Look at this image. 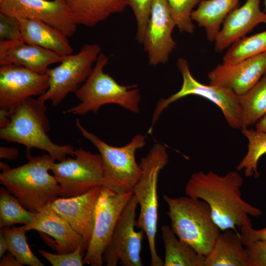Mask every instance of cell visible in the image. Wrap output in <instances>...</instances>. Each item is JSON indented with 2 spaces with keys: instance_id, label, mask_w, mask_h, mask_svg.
Wrapping results in <instances>:
<instances>
[{
  "instance_id": "obj_1",
  "label": "cell",
  "mask_w": 266,
  "mask_h": 266,
  "mask_svg": "<svg viewBox=\"0 0 266 266\" xmlns=\"http://www.w3.org/2000/svg\"><path fill=\"white\" fill-rule=\"evenodd\" d=\"M243 184V179L236 171L225 175L200 171L191 175L185 192L186 196L208 204L213 219L222 231H236V228L252 226L250 215L258 217L262 214L260 209L242 199Z\"/></svg>"
},
{
  "instance_id": "obj_2",
  "label": "cell",
  "mask_w": 266,
  "mask_h": 266,
  "mask_svg": "<svg viewBox=\"0 0 266 266\" xmlns=\"http://www.w3.org/2000/svg\"><path fill=\"white\" fill-rule=\"evenodd\" d=\"M46 110L44 102L31 97L11 112L0 111V138L24 145L29 150L46 151L58 162L67 155L73 157L72 146L57 144L47 135L50 128Z\"/></svg>"
},
{
  "instance_id": "obj_3",
  "label": "cell",
  "mask_w": 266,
  "mask_h": 266,
  "mask_svg": "<svg viewBox=\"0 0 266 266\" xmlns=\"http://www.w3.org/2000/svg\"><path fill=\"white\" fill-rule=\"evenodd\" d=\"M28 162L10 168L0 162V183L27 209L38 212L60 196V187L49 173L55 160L49 155L32 156L27 149Z\"/></svg>"
},
{
  "instance_id": "obj_4",
  "label": "cell",
  "mask_w": 266,
  "mask_h": 266,
  "mask_svg": "<svg viewBox=\"0 0 266 266\" xmlns=\"http://www.w3.org/2000/svg\"><path fill=\"white\" fill-rule=\"evenodd\" d=\"M163 199L175 235L200 254L207 256L222 232L213 219L208 204L187 196L171 198L164 195Z\"/></svg>"
},
{
  "instance_id": "obj_5",
  "label": "cell",
  "mask_w": 266,
  "mask_h": 266,
  "mask_svg": "<svg viewBox=\"0 0 266 266\" xmlns=\"http://www.w3.org/2000/svg\"><path fill=\"white\" fill-rule=\"evenodd\" d=\"M108 62V57L101 52L91 74L74 93L80 103L65 113L77 115L97 113L101 106L110 103L134 113L139 112L141 95L137 86L121 85L105 73L103 68Z\"/></svg>"
},
{
  "instance_id": "obj_6",
  "label": "cell",
  "mask_w": 266,
  "mask_h": 266,
  "mask_svg": "<svg viewBox=\"0 0 266 266\" xmlns=\"http://www.w3.org/2000/svg\"><path fill=\"white\" fill-rule=\"evenodd\" d=\"M168 163L166 147L155 144L140 160L139 164L142 172L133 191L140 206L135 227L142 230L146 235L151 266H164V260L158 255L156 247L159 206L157 187L160 171Z\"/></svg>"
},
{
  "instance_id": "obj_7",
  "label": "cell",
  "mask_w": 266,
  "mask_h": 266,
  "mask_svg": "<svg viewBox=\"0 0 266 266\" xmlns=\"http://www.w3.org/2000/svg\"><path fill=\"white\" fill-rule=\"evenodd\" d=\"M76 126L82 135L97 148L101 156L104 167L103 186L117 193H133L142 172L135 160V154L145 146V137L137 134L127 145L115 147L87 131L78 119L76 120Z\"/></svg>"
},
{
  "instance_id": "obj_8",
  "label": "cell",
  "mask_w": 266,
  "mask_h": 266,
  "mask_svg": "<svg viewBox=\"0 0 266 266\" xmlns=\"http://www.w3.org/2000/svg\"><path fill=\"white\" fill-rule=\"evenodd\" d=\"M177 66L180 71L183 83L180 89L166 99H161L157 102L152 115L150 133L163 111L169 104L189 95L204 98L214 103L221 110L228 125L233 129H241V116L239 95L233 90L222 86L205 85L197 81L192 75L187 61L179 58Z\"/></svg>"
},
{
  "instance_id": "obj_9",
  "label": "cell",
  "mask_w": 266,
  "mask_h": 266,
  "mask_svg": "<svg viewBox=\"0 0 266 266\" xmlns=\"http://www.w3.org/2000/svg\"><path fill=\"white\" fill-rule=\"evenodd\" d=\"M100 52L99 44H85L77 53L64 56L59 66L47 69L49 87L38 100H50L56 106L68 94L75 93L91 74Z\"/></svg>"
},
{
  "instance_id": "obj_10",
  "label": "cell",
  "mask_w": 266,
  "mask_h": 266,
  "mask_svg": "<svg viewBox=\"0 0 266 266\" xmlns=\"http://www.w3.org/2000/svg\"><path fill=\"white\" fill-rule=\"evenodd\" d=\"M74 158L54 163L51 170L60 187V197H74L93 188L104 185V167L100 154L80 148L74 149Z\"/></svg>"
},
{
  "instance_id": "obj_11",
  "label": "cell",
  "mask_w": 266,
  "mask_h": 266,
  "mask_svg": "<svg viewBox=\"0 0 266 266\" xmlns=\"http://www.w3.org/2000/svg\"><path fill=\"white\" fill-rule=\"evenodd\" d=\"M133 195L132 192L117 193L101 187L95 204L91 238L83 259L84 264L102 265L103 255L118 219Z\"/></svg>"
},
{
  "instance_id": "obj_12",
  "label": "cell",
  "mask_w": 266,
  "mask_h": 266,
  "mask_svg": "<svg viewBox=\"0 0 266 266\" xmlns=\"http://www.w3.org/2000/svg\"><path fill=\"white\" fill-rule=\"evenodd\" d=\"M138 205L133 195L118 219L110 241L103 255L107 266H142L141 258L144 231L136 232V210Z\"/></svg>"
},
{
  "instance_id": "obj_13",
  "label": "cell",
  "mask_w": 266,
  "mask_h": 266,
  "mask_svg": "<svg viewBox=\"0 0 266 266\" xmlns=\"http://www.w3.org/2000/svg\"><path fill=\"white\" fill-rule=\"evenodd\" d=\"M48 87L46 73L13 64L0 65V111L11 112L28 98L44 94Z\"/></svg>"
},
{
  "instance_id": "obj_14",
  "label": "cell",
  "mask_w": 266,
  "mask_h": 266,
  "mask_svg": "<svg viewBox=\"0 0 266 266\" xmlns=\"http://www.w3.org/2000/svg\"><path fill=\"white\" fill-rule=\"evenodd\" d=\"M0 12L17 18L36 19L72 36L77 25L62 0H0Z\"/></svg>"
},
{
  "instance_id": "obj_15",
  "label": "cell",
  "mask_w": 266,
  "mask_h": 266,
  "mask_svg": "<svg viewBox=\"0 0 266 266\" xmlns=\"http://www.w3.org/2000/svg\"><path fill=\"white\" fill-rule=\"evenodd\" d=\"M176 27L166 0H153L143 43L149 64H165L176 43L172 34Z\"/></svg>"
},
{
  "instance_id": "obj_16",
  "label": "cell",
  "mask_w": 266,
  "mask_h": 266,
  "mask_svg": "<svg viewBox=\"0 0 266 266\" xmlns=\"http://www.w3.org/2000/svg\"><path fill=\"white\" fill-rule=\"evenodd\" d=\"M266 72V52L238 62L218 65L208 73L211 85L222 86L241 95L254 86Z\"/></svg>"
},
{
  "instance_id": "obj_17",
  "label": "cell",
  "mask_w": 266,
  "mask_h": 266,
  "mask_svg": "<svg viewBox=\"0 0 266 266\" xmlns=\"http://www.w3.org/2000/svg\"><path fill=\"white\" fill-rule=\"evenodd\" d=\"M101 187L96 186L87 193L74 197H58L50 204L51 208L82 236L84 250H87L91 238L95 204Z\"/></svg>"
},
{
  "instance_id": "obj_18",
  "label": "cell",
  "mask_w": 266,
  "mask_h": 266,
  "mask_svg": "<svg viewBox=\"0 0 266 266\" xmlns=\"http://www.w3.org/2000/svg\"><path fill=\"white\" fill-rule=\"evenodd\" d=\"M261 0H247L234 8L224 20L214 40V49L221 52L251 32L257 25L266 24V13L260 9Z\"/></svg>"
},
{
  "instance_id": "obj_19",
  "label": "cell",
  "mask_w": 266,
  "mask_h": 266,
  "mask_svg": "<svg viewBox=\"0 0 266 266\" xmlns=\"http://www.w3.org/2000/svg\"><path fill=\"white\" fill-rule=\"evenodd\" d=\"M64 57L22 39L0 40V65H16L45 74L50 65L60 63Z\"/></svg>"
},
{
  "instance_id": "obj_20",
  "label": "cell",
  "mask_w": 266,
  "mask_h": 266,
  "mask_svg": "<svg viewBox=\"0 0 266 266\" xmlns=\"http://www.w3.org/2000/svg\"><path fill=\"white\" fill-rule=\"evenodd\" d=\"M50 203L37 212L33 220L25 225L28 231L34 230L46 233L55 239V248L57 254H66L82 246L83 239L68 222L51 207Z\"/></svg>"
},
{
  "instance_id": "obj_21",
  "label": "cell",
  "mask_w": 266,
  "mask_h": 266,
  "mask_svg": "<svg viewBox=\"0 0 266 266\" xmlns=\"http://www.w3.org/2000/svg\"><path fill=\"white\" fill-rule=\"evenodd\" d=\"M22 39L25 42L65 56L72 54L67 37L61 31L41 21L17 18Z\"/></svg>"
},
{
  "instance_id": "obj_22",
  "label": "cell",
  "mask_w": 266,
  "mask_h": 266,
  "mask_svg": "<svg viewBox=\"0 0 266 266\" xmlns=\"http://www.w3.org/2000/svg\"><path fill=\"white\" fill-rule=\"evenodd\" d=\"M70 10L76 24L93 27L111 15L122 12L127 0H62Z\"/></svg>"
},
{
  "instance_id": "obj_23",
  "label": "cell",
  "mask_w": 266,
  "mask_h": 266,
  "mask_svg": "<svg viewBox=\"0 0 266 266\" xmlns=\"http://www.w3.org/2000/svg\"><path fill=\"white\" fill-rule=\"evenodd\" d=\"M205 266H248L244 246L237 231L221 232L205 257Z\"/></svg>"
},
{
  "instance_id": "obj_24",
  "label": "cell",
  "mask_w": 266,
  "mask_h": 266,
  "mask_svg": "<svg viewBox=\"0 0 266 266\" xmlns=\"http://www.w3.org/2000/svg\"><path fill=\"white\" fill-rule=\"evenodd\" d=\"M239 0H203L191 14L193 21L204 29L206 37L214 42L223 22Z\"/></svg>"
},
{
  "instance_id": "obj_25",
  "label": "cell",
  "mask_w": 266,
  "mask_h": 266,
  "mask_svg": "<svg viewBox=\"0 0 266 266\" xmlns=\"http://www.w3.org/2000/svg\"><path fill=\"white\" fill-rule=\"evenodd\" d=\"M165 249L164 266H205V256L176 237L171 227H161Z\"/></svg>"
},
{
  "instance_id": "obj_26",
  "label": "cell",
  "mask_w": 266,
  "mask_h": 266,
  "mask_svg": "<svg viewBox=\"0 0 266 266\" xmlns=\"http://www.w3.org/2000/svg\"><path fill=\"white\" fill-rule=\"evenodd\" d=\"M239 99L241 128H248L266 113V72L250 89L239 95Z\"/></svg>"
},
{
  "instance_id": "obj_27",
  "label": "cell",
  "mask_w": 266,
  "mask_h": 266,
  "mask_svg": "<svg viewBox=\"0 0 266 266\" xmlns=\"http://www.w3.org/2000/svg\"><path fill=\"white\" fill-rule=\"evenodd\" d=\"M242 134L248 141V150L245 156L238 164L237 170H244L247 177H258V163L261 157L266 153V133L247 127L241 129Z\"/></svg>"
},
{
  "instance_id": "obj_28",
  "label": "cell",
  "mask_w": 266,
  "mask_h": 266,
  "mask_svg": "<svg viewBox=\"0 0 266 266\" xmlns=\"http://www.w3.org/2000/svg\"><path fill=\"white\" fill-rule=\"evenodd\" d=\"M37 212L27 209L6 189L0 187V229L16 224L28 225L33 220Z\"/></svg>"
},
{
  "instance_id": "obj_29",
  "label": "cell",
  "mask_w": 266,
  "mask_h": 266,
  "mask_svg": "<svg viewBox=\"0 0 266 266\" xmlns=\"http://www.w3.org/2000/svg\"><path fill=\"white\" fill-rule=\"evenodd\" d=\"M8 245V250L22 266H44V265L33 253L27 241L26 225L0 229Z\"/></svg>"
},
{
  "instance_id": "obj_30",
  "label": "cell",
  "mask_w": 266,
  "mask_h": 266,
  "mask_svg": "<svg viewBox=\"0 0 266 266\" xmlns=\"http://www.w3.org/2000/svg\"><path fill=\"white\" fill-rule=\"evenodd\" d=\"M266 52V30L244 37L232 45L223 57V63L234 64Z\"/></svg>"
},
{
  "instance_id": "obj_31",
  "label": "cell",
  "mask_w": 266,
  "mask_h": 266,
  "mask_svg": "<svg viewBox=\"0 0 266 266\" xmlns=\"http://www.w3.org/2000/svg\"><path fill=\"white\" fill-rule=\"evenodd\" d=\"M203 0H166L176 27L181 32L193 33L195 26L191 18L193 8Z\"/></svg>"
},
{
  "instance_id": "obj_32",
  "label": "cell",
  "mask_w": 266,
  "mask_h": 266,
  "mask_svg": "<svg viewBox=\"0 0 266 266\" xmlns=\"http://www.w3.org/2000/svg\"><path fill=\"white\" fill-rule=\"evenodd\" d=\"M153 0H127L134 13L136 23L135 39L143 44Z\"/></svg>"
},
{
  "instance_id": "obj_33",
  "label": "cell",
  "mask_w": 266,
  "mask_h": 266,
  "mask_svg": "<svg viewBox=\"0 0 266 266\" xmlns=\"http://www.w3.org/2000/svg\"><path fill=\"white\" fill-rule=\"evenodd\" d=\"M83 250L82 246L73 252L66 254H52L43 250H38L41 255L53 266H82Z\"/></svg>"
},
{
  "instance_id": "obj_34",
  "label": "cell",
  "mask_w": 266,
  "mask_h": 266,
  "mask_svg": "<svg viewBox=\"0 0 266 266\" xmlns=\"http://www.w3.org/2000/svg\"><path fill=\"white\" fill-rule=\"evenodd\" d=\"M244 246L248 266H266V239L251 241Z\"/></svg>"
},
{
  "instance_id": "obj_35",
  "label": "cell",
  "mask_w": 266,
  "mask_h": 266,
  "mask_svg": "<svg viewBox=\"0 0 266 266\" xmlns=\"http://www.w3.org/2000/svg\"><path fill=\"white\" fill-rule=\"evenodd\" d=\"M0 40H21L22 36L16 18L0 12Z\"/></svg>"
},
{
  "instance_id": "obj_36",
  "label": "cell",
  "mask_w": 266,
  "mask_h": 266,
  "mask_svg": "<svg viewBox=\"0 0 266 266\" xmlns=\"http://www.w3.org/2000/svg\"><path fill=\"white\" fill-rule=\"evenodd\" d=\"M240 230V236L243 245L257 240L266 239V227L261 230H255L252 226H246Z\"/></svg>"
},
{
  "instance_id": "obj_37",
  "label": "cell",
  "mask_w": 266,
  "mask_h": 266,
  "mask_svg": "<svg viewBox=\"0 0 266 266\" xmlns=\"http://www.w3.org/2000/svg\"><path fill=\"white\" fill-rule=\"evenodd\" d=\"M19 155L18 150L15 147H0V158L8 160H14Z\"/></svg>"
},
{
  "instance_id": "obj_38",
  "label": "cell",
  "mask_w": 266,
  "mask_h": 266,
  "mask_svg": "<svg viewBox=\"0 0 266 266\" xmlns=\"http://www.w3.org/2000/svg\"><path fill=\"white\" fill-rule=\"evenodd\" d=\"M16 257L9 251L4 256L0 262V266H22Z\"/></svg>"
},
{
  "instance_id": "obj_39",
  "label": "cell",
  "mask_w": 266,
  "mask_h": 266,
  "mask_svg": "<svg viewBox=\"0 0 266 266\" xmlns=\"http://www.w3.org/2000/svg\"><path fill=\"white\" fill-rule=\"evenodd\" d=\"M7 241L1 231H0V258H2L8 250Z\"/></svg>"
},
{
  "instance_id": "obj_40",
  "label": "cell",
  "mask_w": 266,
  "mask_h": 266,
  "mask_svg": "<svg viewBox=\"0 0 266 266\" xmlns=\"http://www.w3.org/2000/svg\"><path fill=\"white\" fill-rule=\"evenodd\" d=\"M256 130L266 133V113L256 123Z\"/></svg>"
},
{
  "instance_id": "obj_41",
  "label": "cell",
  "mask_w": 266,
  "mask_h": 266,
  "mask_svg": "<svg viewBox=\"0 0 266 266\" xmlns=\"http://www.w3.org/2000/svg\"><path fill=\"white\" fill-rule=\"evenodd\" d=\"M265 12L266 13V0H264Z\"/></svg>"
}]
</instances>
